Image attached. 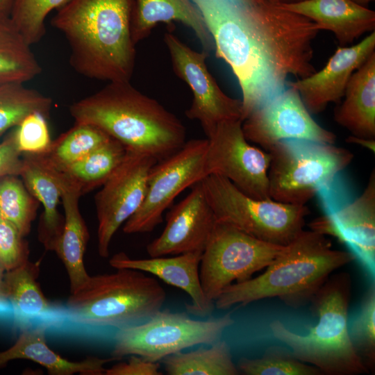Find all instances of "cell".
I'll return each mask as SVG.
<instances>
[{
	"mask_svg": "<svg viewBox=\"0 0 375 375\" xmlns=\"http://www.w3.org/2000/svg\"><path fill=\"white\" fill-rule=\"evenodd\" d=\"M211 35L215 54L224 60L241 88L242 121L283 91L290 75L316 72L312 40L319 29L278 3L262 0L252 8L231 0H192Z\"/></svg>",
	"mask_w": 375,
	"mask_h": 375,
	"instance_id": "cell-1",
	"label": "cell"
},
{
	"mask_svg": "<svg viewBox=\"0 0 375 375\" xmlns=\"http://www.w3.org/2000/svg\"><path fill=\"white\" fill-rule=\"evenodd\" d=\"M133 0H69L51 25L70 48V65L89 78L130 81L135 58L131 36Z\"/></svg>",
	"mask_w": 375,
	"mask_h": 375,
	"instance_id": "cell-2",
	"label": "cell"
},
{
	"mask_svg": "<svg viewBox=\"0 0 375 375\" xmlns=\"http://www.w3.org/2000/svg\"><path fill=\"white\" fill-rule=\"evenodd\" d=\"M75 122L94 125L128 151L149 154L158 161L185 143L181 120L130 81H114L69 107Z\"/></svg>",
	"mask_w": 375,
	"mask_h": 375,
	"instance_id": "cell-3",
	"label": "cell"
},
{
	"mask_svg": "<svg viewBox=\"0 0 375 375\" xmlns=\"http://www.w3.org/2000/svg\"><path fill=\"white\" fill-rule=\"evenodd\" d=\"M355 259L350 251L333 249L326 235L303 230L262 274L227 286L215 307L226 310L276 297L288 307L299 308L310 303L332 272Z\"/></svg>",
	"mask_w": 375,
	"mask_h": 375,
	"instance_id": "cell-4",
	"label": "cell"
},
{
	"mask_svg": "<svg viewBox=\"0 0 375 375\" xmlns=\"http://www.w3.org/2000/svg\"><path fill=\"white\" fill-rule=\"evenodd\" d=\"M350 275H331L310 301V311L318 319L308 333L299 335L279 320L271 322L273 335L290 347L301 361L313 365L326 375L368 373L351 343L348 329L351 297Z\"/></svg>",
	"mask_w": 375,
	"mask_h": 375,
	"instance_id": "cell-5",
	"label": "cell"
},
{
	"mask_svg": "<svg viewBox=\"0 0 375 375\" xmlns=\"http://www.w3.org/2000/svg\"><path fill=\"white\" fill-rule=\"evenodd\" d=\"M90 276L65 303L67 319L85 326L120 328L159 311L166 292L157 279L133 269Z\"/></svg>",
	"mask_w": 375,
	"mask_h": 375,
	"instance_id": "cell-6",
	"label": "cell"
},
{
	"mask_svg": "<svg viewBox=\"0 0 375 375\" xmlns=\"http://www.w3.org/2000/svg\"><path fill=\"white\" fill-rule=\"evenodd\" d=\"M271 199L303 206L332 183L352 161L349 150L306 140H285L267 151Z\"/></svg>",
	"mask_w": 375,
	"mask_h": 375,
	"instance_id": "cell-7",
	"label": "cell"
},
{
	"mask_svg": "<svg viewBox=\"0 0 375 375\" xmlns=\"http://www.w3.org/2000/svg\"><path fill=\"white\" fill-rule=\"evenodd\" d=\"M201 182L217 222L269 243L288 244L303 230L310 213L306 205L253 198L219 175H208Z\"/></svg>",
	"mask_w": 375,
	"mask_h": 375,
	"instance_id": "cell-8",
	"label": "cell"
},
{
	"mask_svg": "<svg viewBox=\"0 0 375 375\" xmlns=\"http://www.w3.org/2000/svg\"><path fill=\"white\" fill-rule=\"evenodd\" d=\"M233 323L231 312L197 320L189 317L187 312L160 310L142 324L118 328L111 356L120 360L126 356L136 355L158 362L185 349L212 344Z\"/></svg>",
	"mask_w": 375,
	"mask_h": 375,
	"instance_id": "cell-9",
	"label": "cell"
},
{
	"mask_svg": "<svg viewBox=\"0 0 375 375\" xmlns=\"http://www.w3.org/2000/svg\"><path fill=\"white\" fill-rule=\"evenodd\" d=\"M338 176L317 193L324 215L314 219L310 227L314 231L333 236L344 243L374 279V169L362 193L354 199H351Z\"/></svg>",
	"mask_w": 375,
	"mask_h": 375,
	"instance_id": "cell-10",
	"label": "cell"
},
{
	"mask_svg": "<svg viewBox=\"0 0 375 375\" xmlns=\"http://www.w3.org/2000/svg\"><path fill=\"white\" fill-rule=\"evenodd\" d=\"M284 246L258 240L228 224L216 222L201 255L199 277L207 299L214 302L228 285L251 278L267 267Z\"/></svg>",
	"mask_w": 375,
	"mask_h": 375,
	"instance_id": "cell-11",
	"label": "cell"
},
{
	"mask_svg": "<svg viewBox=\"0 0 375 375\" xmlns=\"http://www.w3.org/2000/svg\"><path fill=\"white\" fill-rule=\"evenodd\" d=\"M207 139H194L150 169L144 199L138 210L124 224L127 234L151 232L162 222L165 210L185 189L206 176Z\"/></svg>",
	"mask_w": 375,
	"mask_h": 375,
	"instance_id": "cell-12",
	"label": "cell"
},
{
	"mask_svg": "<svg viewBox=\"0 0 375 375\" xmlns=\"http://www.w3.org/2000/svg\"><path fill=\"white\" fill-rule=\"evenodd\" d=\"M242 124L241 119L223 122L207 137L206 174L221 176L253 198L271 199L269 153L249 142Z\"/></svg>",
	"mask_w": 375,
	"mask_h": 375,
	"instance_id": "cell-13",
	"label": "cell"
},
{
	"mask_svg": "<svg viewBox=\"0 0 375 375\" xmlns=\"http://www.w3.org/2000/svg\"><path fill=\"white\" fill-rule=\"evenodd\" d=\"M164 40L174 72L192 93L187 117L198 121L207 137L223 122L242 121V101L230 97L219 87L206 63L207 51L192 49L171 33Z\"/></svg>",
	"mask_w": 375,
	"mask_h": 375,
	"instance_id": "cell-14",
	"label": "cell"
},
{
	"mask_svg": "<svg viewBox=\"0 0 375 375\" xmlns=\"http://www.w3.org/2000/svg\"><path fill=\"white\" fill-rule=\"evenodd\" d=\"M157 161L149 154L127 150L122 162L95 195L97 249L101 257H108L112 237L140 208L149 173Z\"/></svg>",
	"mask_w": 375,
	"mask_h": 375,
	"instance_id": "cell-15",
	"label": "cell"
},
{
	"mask_svg": "<svg viewBox=\"0 0 375 375\" xmlns=\"http://www.w3.org/2000/svg\"><path fill=\"white\" fill-rule=\"evenodd\" d=\"M246 139L269 151L285 140L334 144L336 135L311 117L299 94L290 87L253 110L242 121Z\"/></svg>",
	"mask_w": 375,
	"mask_h": 375,
	"instance_id": "cell-16",
	"label": "cell"
},
{
	"mask_svg": "<svg viewBox=\"0 0 375 375\" xmlns=\"http://www.w3.org/2000/svg\"><path fill=\"white\" fill-rule=\"evenodd\" d=\"M216 222L199 181L167 212L166 225L160 235L147 245V253L153 258L203 253Z\"/></svg>",
	"mask_w": 375,
	"mask_h": 375,
	"instance_id": "cell-17",
	"label": "cell"
},
{
	"mask_svg": "<svg viewBox=\"0 0 375 375\" xmlns=\"http://www.w3.org/2000/svg\"><path fill=\"white\" fill-rule=\"evenodd\" d=\"M374 50V31L356 44L338 47L320 71L287 84L298 92L310 113L321 112L330 103L340 101L351 75Z\"/></svg>",
	"mask_w": 375,
	"mask_h": 375,
	"instance_id": "cell-18",
	"label": "cell"
},
{
	"mask_svg": "<svg viewBox=\"0 0 375 375\" xmlns=\"http://www.w3.org/2000/svg\"><path fill=\"white\" fill-rule=\"evenodd\" d=\"M202 253L190 252L172 257H153L133 259L124 252L115 254L109 260L115 269H133L154 275L166 283L188 293L192 303L186 305L187 312L206 317L212 312L215 303L206 297L199 277Z\"/></svg>",
	"mask_w": 375,
	"mask_h": 375,
	"instance_id": "cell-19",
	"label": "cell"
},
{
	"mask_svg": "<svg viewBox=\"0 0 375 375\" xmlns=\"http://www.w3.org/2000/svg\"><path fill=\"white\" fill-rule=\"evenodd\" d=\"M39 272L38 263L28 260L3 274L5 294L20 330L38 325L49 327L67 318L65 306L50 301L43 294L37 281Z\"/></svg>",
	"mask_w": 375,
	"mask_h": 375,
	"instance_id": "cell-20",
	"label": "cell"
},
{
	"mask_svg": "<svg viewBox=\"0 0 375 375\" xmlns=\"http://www.w3.org/2000/svg\"><path fill=\"white\" fill-rule=\"evenodd\" d=\"M279 4L310 19L319 31L332 32L340 47L352 43L375 28L374 11L353 0H302Z\"/></svg>",
	"mask_w": 375,
	"mask_h": 375,
	"instance_id": "cell-21",
	"label": "cell"
},
{
	"mask_svg": "<svg viewBox=\"0 0 375 375\" xmlns=\"http://www.w3.org/2000/svg\"><path fill=\"white\" fill-rule=\"evenodd\" d=\"M48 326L38 325L21 330L16 342L10 348L0 351V369L8 362L25 359L45 367L50 375H85L105 374L104 365L117 360L114 357L99 358L89 357L81 361H70L56 353L47 343L46 331Z\"/></svg>",
	"mask_w": 375,
	"mask_h": 375,
	"instance_id": "cell-22",
	"label": "cell"
},
{
	"mask_svg": "<svg viewBox=\"0 0 375 375\" xmlns=\"http://www.w3.org/2000/svg\"><path fill=\"white\" fill-rule=\"evenodd\" d=\"M172 22L190 28L206 51L214 48L202 15L192 0H133L131 27L135 44L147 38L158 23Z\"/></svg>",
	"mask_w": 375,
	"mask_h": 375,
	"instance_id": "cell-23",
	"label": "cell"
},
{
	"mask_svg": "<svg viewBox=\"0 0 375 375\" xmlns=\"http://www.w3.org/2000/svg\"><path fill=\"white\" fill-rule=\"evenodd\" d=\"M22 160L19 176L44 208L38 226V239L47 250L53 251L64 225V216L58 210L63 185L35 156L25 153Z\"/></svg>",
	"mask_w": 375,
	"mask_h": 375,
	"instance_id": "cell-24",
	"label": "cell"
},
{
	"mask_svg": "<svg viewBox=\"0 0 375 375\" xmlns=\"http://www.w3.org/2000/svg\"><path fill=\"white\" fill-rule=\"evenodd\" d=\"M344 99L334 111L335 121L352 135L375 138V52L351 75Z\"/></svg>",
	"mask_w": 375,
	"mask_h": 375,
	"instance_id": "cell-25",
	"label": "cell"
},
{
	"mask_svg": "<svg viewBox=\"0 0 375 375\" xmlns=\"http://www.w3.org/2000/svg\"><path fill=\"white\" fill-rule=\"evenodd\" d=\"M81 196L78 191L63 187L64 225L53 251L67 270L70 293L79 290L90 276L83 263L89 232L78 208Z\"/></svg>",
	"mask_w": 375,
	"mask_h": 375,
	"instance_id": "cell-26",
	"label": "cell"
},
{
	"mask_svg": "<svg viewBox=\"0 0 375 375\" xmlns=\"http://www.w3.org/2000/svg\"><path fill=\"white\" fill-rule=\"evenodd\" d=\"M126 153V147L110 138L74 163L60 169L47 167L58 177L64 186L71 188L82 195L101 186L120 165Z\"/></svg>",
	"mask_w": 375,
	"mask_h": 375,
	"instance_id": "cell-27",
	"label": "cell"
},
{
	"mask_svg": "<svg viewBox=\"0 0 375 375\" xmlns=\"http://www.w3.org/2000/svg\"><path fill=\"white\" fill-rule=\"evenodd\" d=\"M31 47L9 18H0V85L26 83L41 73Z\"/></svg>",
	"mask_w": 375,
	"mask_h": 375,
	"instance_id": "cell-28",
	"label": "cell"
},
{
	"mask_svg": "<svg viewBox=\"0 0 375 375\" xmlns=\"http://www.w3.org/2000/svg\"><path fill=\"white\" fill-rule=\"evenodd\" d=\"M169 375H237L239 370L233 361L231 349L225 341L217 340L210 348L169 355L162 360Z\"/></svg>",
	"mask_w": 375,
	"mask_h": 375,
	"instance_id": "cell-29",
	"label": "cell"
},
{
	"mask_svg": "<svg viewBox=\"0 0 375 375\" xmlns=\"http://www.w3.org/2000/svg\"><path fill=\"white\" fill-rule=\"evenodd\" d=\"M110 138L94 125L75 122L71 128L52 141L47 151L33 155L46 166L60 169L83 158Z\"/></svg>",
	"mask_w": 375,
	"mask_h": 375,
	"instance_id": "cell-30",
	"label": "cell"
},
{
	"mask_svg": "<svg viewBox=\"0 0 375 375\" xmlns=\"http://www.w3.org/2000/svg\"><path fill=\"white\" fill-rule=\"evenodd\" d=\"M24 84L0 85V137L31 112H40L46 117L49 113L52 99Z\"/></svg>",
	"mask_w": 375,
	"mask_h": 375,
	"instance_id": "cell-31",
	"label": "cell"
},
{
	"mask_svg": "<svg viewBox=\"0 0 375 375\" xmlns=\"http://www.w3.org/2000/svg\"><path fill=\"white\" fill-rule=\"evenodd\" d=\"M18 176L0 178V217L14 224L25 237L31 231L39 202Z\"/></svg>",
	"mask_w": 375,
	"mask_h": 375,
	"instance_id": "cell-32",
	"label": "cell"
},
{
	"mask_svg": "<svg viewBox=\"0 0 375 375\" xmlns=\"http://www.w3.org/2000/svg\"><path fill=\"white\" fill-rule=\"evenodd\" d=\"M237 367L245 375H321L313 365L299 360L290 349L281 346L268 347L262 356L242 358Z\"/></svg>",
	"mask_w": 375,
	"mask_h": 375,
	"instance_id": "cell-33",
	"label": "cell"
},
{
	"mask_svg": "<svg viewBox=\"0 0 375 375\" xmlns=\"http://www.w3.org/2000/svg\"><path fill=\"white\" fill-rule=\"evenodd\" d=\"M69 0H14L9 16L11 22L31 46L46 33L45 20Z\"/></svg>",
	"mask_w": 375,
	"mask_h": 375,
	"instance_id": "cell-34",
	"label": "cell"
},
{
	"mask_svg": "<svg viewBox=\"0 0 375 375\" xmlns=\"http://www.w3.org/2000/svg\"><path fill=\"white\" fill-rule=\"evenodd\" d=\"M349 334L356 353L369 372L375 368V286L362 298L360 310L348 324Z\"/></svg>",
	"mask_w": 375,
	"mask_h": 375,
	"instance_id": "cell-35",
	"label": "cell"
},
{
	"mask_svg": "<svg viewBox=\"0 0 375 375\" xmlns=\"http://www.w3.org/2000/svg\"><path fill=\"white\" fill-rule=\"evenodd\" d=\"M46 116L40 112L26 115L12 132L22 154H42L52 143Z\"/></svg>",
	"mask_w": 375,
	"mask_h": 375,
	"instance_id": "cell-36",
	"label": "cell"
},
{
	"mask_svg": "<svg viewBox=\"0 0 375 375\" xmlns=\"http://www.w3.org/2000/svg\"><path fill=\"white\" fill-rule=\"evenodd\" d=\"M27 242L17 228L0 217V267L5 272L17 268L28 260Z\"/></svg>",
	"mask_w": 375,
	"mask_h": 375,
	"instance_id": "cell-37",
	"label": "cell"
},
{
	"mask_svg": "<svg viewBox=\"0 0 375 375\" xmlns=\"http://www.w3.org/2000/svg\"><path fill=\"white\" fill-rule=\"evenodd\" d=\"M160 364L131 355L128 362H119L109 369H106V375H160Z\"/></svg>",
	"mask_w": 375,
	"mask_h": 375,
	"instance_id": "cell-38",
	"label": "cell"
},
{
	"mask_svg": "<svg viewBox=\"0 0 375 375\" xmlns=\"http://www.w3.org/2000/svg\"><path fill=\"white\" fill-rule=\"evenodd\" d=\"M12 133L0 143V178L6 175L19 176L23 160Z\"/></svg>",
	"mask_w": 375,
	"mask_h": 375,
	"instance_id": "cell-39",
	"label": "cell"
},
{
	"mask_svg": "<svg viewBox=\"0 0 375 375\" xmlns=\"http://www.w3.org/2000/svg\"><path fill=\"white\" fill-rule=\"evenodd\" d=\"M5 271L0 267V312H10L12 311V308L8 300L6 298L3 277Z\"/></svg>",
	"mask_w": 375,
	"mask_h": 375,
	"instance_id": "cell-40",
	"label": "cell"
},
{
	"mask_svg": "<svg viewBox=\"0 0 375 375\" xmlns=\"http://www.w3.org/2000/svg\"><path fill=\"white\" fill-rule=\"evenodd\" d=\"M347 141L350 143H355L359 144L371 150L373 152H374L375 151L374 139H366L351 135L347 138Z\"/></svg>",
	"mask_w": 375,
	"mask_h": 375,
	"instance_id": "cell-41",
	"label": "cell"
},
{
	"mask_svg": "<svg viewBox=\"0 0 375 375\" xmlns=\"http://www.w3.org/2000/svg\"><path fill=\"white\" fill-rule=\"evenodd\" d=\"M14 0H0V18H9Z\"/></svg>",
	"mask_w": 375,
	"mask_h": 375,
	"instance_id": "cell-42",
	"label": "cell"
},
{
	"mask_svg": "<svg viewBox=\"0 0 375 375\" xmlns=\"http://www.w3.org/2000/svg\"><path fill=\"white\" fill-rule=\"evenodd\" d=\"M243 7L251 8L258 5L262 0H231Z\"/></svg>",
	"mask_w": 375,
	"mask_h": 375,
	"instance_id": "cell-43",
	"label": "cell"
},
{
	"mask_svg": "<svg viewBox=\"0 0 375 375\" xmlns=\"http://www.w3.org/2000/svg\"><path fill=\"white\" fill-rule=\"evenodd\" d=\"M270 1L275 3H289L297 2L302 0H270Z\"/></svg>",
	"mask_w": 375,
	"mask_h": 375,
	"instance_id": "cell-44",
	"label": "cell"
},
{
	"mask_svg": "<svg viewBox=\"0 0 375 375\" xmlns=\"http://www.w3.org/2000/svg\"><path fill=\"white\" fill-rule=\"evenodd\" d=\"M353 1H354L358 4L364 6L365 4L368 3L369 2L372 1L374 0H353Z\"/></svg>",
	"mask_w": 375,
	"mask_h": 375,
	"instance_id": "cell-45",
	"label": "cell"
}]
</instances>
